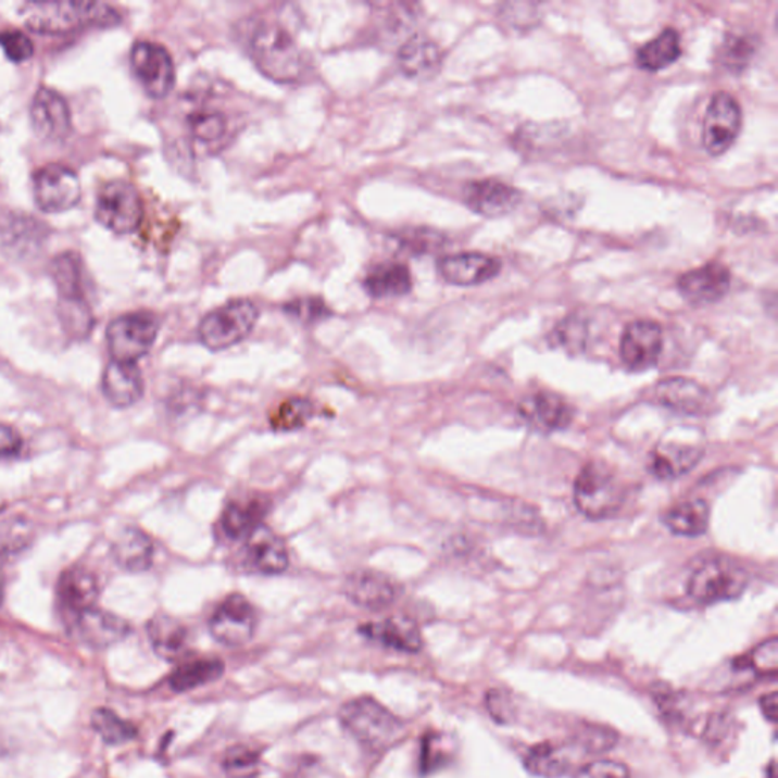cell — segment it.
Segmentation results:
<instances>
[{"mask_svg": "<svg viewBox=\"0 0 778 778\" xmlns=\"http://www.w3.org/2000/svg\"><path fill=\"white\" fill-rule=\"evenodd\" d=\"M742 129V109L736 98L726 91L713 95L705 112L703 147L713 158L726 154Z\"/></svg>", "mask_w": 778, "mask_h": 778, "instance_id": "cell-9", "label": "cell"}, {"mask_svg": "<svg viewBox=\"0 0 778 778\" xmlns=\"http://www.w3.org/2000/svg\"><path fill=\"white\" fill-rule=\"evenodd\" d=\"M225 666L223 660L216 657H185L177 669L171 674L170 686L174 692L185 693L189 690L209 685L223 677Z\"/></svg>", "mask_w": 778, "mask_h": 778, "instance_id": "cell-32", "label": "cell"}, {"mask_svg": "<svg viewBox=\"0 0 778 778\" xmlns=\"http://www.w3.org/2000/svg\"><path fill=\"white\" fill-rule=\"evenodd\" d=\"M442 63L440 48L426 37L415 36L402 46L399 64L403 74L415 79H429L438 74Z\"/></svg>", "mask_w": 778, "mask_h": 778, "instance_id": "cell-30", "label": "cell"}, {"mask_svg": "<svg viewBox=\"0 0 778 778\" xmlns=\"http://www.w3.org/2000/svg\"><path fill=\"white\" fill-rule=\"evenodd\" d=\"M34 526L21 514L0 516V555H15L28 547Z\"/></svg>", "mask_w": 778, "mask_h": 778, "instance_id": "cell-38", "label": "cell"}, {"mask_svg": "<svg viewBox=\"0 0 778 778\" xmlns=\"http://www.w3.org/2000/svg\"><path fill=\"white\" fill-rule=\"evenodd\" d=\"M61 605L72 616L95 606L99 597L98 578L86 567H71L60 577Z\"/></svg>", "mask_w": 778, "mask_h": 778, "instance_id": "cell-26", "label": "cell"}, {"mask_svg": "<svg viewBox=\"0 0 778 778\" xmlns=\"http://www.w3.org/2000/svg\"><path fill=\"white\" fill-rule=\"evenodd\" d=\"M704 449L700 444H686V442L666 441L658 444L651 453L650 470L655 478L673 480L680 478L692 470L701 457Z\"/></svg>", "mask_w": 778, "mask_h": 778, "instance_id": "cell-24", "label": "cell"}, {"mask_svg": "<svg viewBox=\"0 0 778 778\" xmlns=\"http://www.w3.org/2000/svg\"><path fill=\"white\" fill-rule=\"evenodd\" d=\"M663 350L662 327L650 319H637L625 327L620 338V360L632 372L654 367Z\"/></svg>", "mask_w": 778, "mask_h": 778, "instance_id": "cell-13", "label": "cell"}, {"mask_svg": "<svg viewBox=\"0 0 778 778\" xmlns=\"http://www.w3.org/2000/svg\"><path fill=\"white\" fill-rule=\"evenodd\" d=\"M655 402L666 406L667 410L682 412V414H705L711 407V396L707 389L701 387L695 380L685 377H670L662 380L655 387Z\"/></svg>", "mask_w": 778, "mask_h": 778, "instance_id": "cell-23", "label": "cell"}, {"mask_svg": "<svg viewBox=\"0 0 778 778\" xmlns=\"http://www.w3.org/2000/svg\"><path fill=\"white\" fill-rule=\"evenodd\" d=\"M364 288L375 299L406 296L412 289L411 271L403 263H382L369 271Z\"/></svg>", "mask_w": 778, "mask_h": 778, "instance_id": "cell-34", "label": "cell"}, {"mask_svg": "<svg viewBox=\"0 0 778 778\" xmlns=\"http://www.w3.org/2000/svg\"><path fill=\"white\" fill-rule=\"evenodd\" d=\"M756 41L751 36L731 34L720 48V63L731 72H742L756 53Z\"/></svg>", "mask_w": 778, "mask_h": 778, "instance_id": "cell-42", "label": "cell"}, {"mask_svg": "<svg viewBox=\"0 0 778 778\" xmlns=\"http://www.w3.org/2000/svg\"><path fill=\"white\" fill-rule=\"evenodd\" d=\"M147 631L159 657L167 662L185 658L188 652L189 629L180 620L167 614H158L148 624Z\"/></svg>", "mask_w": 778, "mask_h": 778, "instance_id": "cell-29", "label": "cell"}, {"mask_svg": "<svg viewBox=\"0 0 778 778\" xmlns=\"http://www.w3.org/2000/svg\"><path fill=\"white\" fill-rule=\"evenodd\" d=\"M346 597L353 602L354 605L362 608L379 610L388 608L394 604L400 594L402 587L399 582L382 572L377 570H357L347 578Z\"/></svg>", "mask_w": 778, "mask_h": 778, "instance_id": "cell-16", "label": "cell"}, {"mask_svg": "<svg viewBox=\"0 0 778 778\" xmlns=\"http://www.w3.org/2000/svg\"><path fill=\"white\" fill-rule=\"evenodd\" d=\"M520 190L499 180L472 181L465 186L464 202L468 209L484 217H502L510 215L520 205Z\"/></svg>", "mask_w": 778, "mask_h": 778, "instance_id": "cell-18", "label": "cell"}, {"mask_svg": "<svg viewBox=\"0 0 778 778\" xmlns=\"http://www.w3.org/2000/svg\"><path fill=\"white\" fill-rule=\"evenodd\" d=\"M131 68L140 86L151 98L162 99L171 93L175 84L173 57L154 41H137L131 49Z\"/></svg>", "mask_w": 778, "mask_h": 778, "instance_id": "cell-10", "label": "cell"}, {"mask_svg": "<svg viewBox=\"0 0 778 778\" xmlns=\"http://www.w3.org/2000/svg\"><path fill=\"white\" fill-rule=\"evenodd\" d=\"M357 631L372 642L404 654H417L423 648L422 631L410 617L392 616L379 622H368L361 625Z\"/></svg>", "mask_w": 778, "mask_h": 778, "instance_id": "cell-19", "label": "cell"}, {"mask_svg": "<svg viewBox=\"0 0 778 778\" xmlns=\"http://www.w3.org/2000/svg\"><path fill=\"white\" fill-rule=\"evenodd\" d=\"M160 329L159 319L147 312L122 315L106 329L110 354L114 362L136 364L150 353Z\"/></svg>", "mask_w": 778, "mask_h": 778, "instance_id": "cell-7", "label": "cell"}, {"mask_svg": "<svg viewBox=\"0 0 778 778\" xmlns=\"http://www.w3.org/2000/svg\"><path fill=\"white\" fill-rule=\"evenodd\" d=\"M34 197L41 212H67L81 200V181L71 167L51 163L34 177Z\"/></svg>", "mask_w": 778, "mask_h": 778, "instance_id": "cell-12", "label": "cell"}, {"mask_svg": "<svg viewBox=\"0 0 778 778\" xmlns=\"http://www.w3.org/2000/svg\"><path fill=\"white\" fill-rule=\"evenodd\" d=\"M189 127L195 139L210 143L224 136L227 122L221 113L198 112L189 117Z\"/></svg>", "mask_w": 778, "mask_h": 778, "instance_id": "cell-43", "label": "cell"}, {"mask_svg": "<svg viewBox=\"0 0 778 778\" xmlns=\"http://www.w3.org/2000/svg\"><path fill=\"white\" fill-rule=\"evenodd\" d=\"M758 704H761V711L764 713L765 718L776 723L778 718V693L771 692L762 697Z\"/></svg>", "mask_w": 778, "mask_h": 778, "instance_id": "cell-54", "label": "cell"}, {"mask_svg": "<svg viewBox=\"0 0 778 778\" xmlns=\"http://www.w3.org/2000/svg\"><path fill=\"white\" fill-rule=\"evenodd\" d=\"M30 124L41 139L60 142L72 131V114L59 91L40 87L30 104Z\"/></svg>", "mask_w": 778, "mask_h": 778, "instance_id": "cell-14", "label": "cell"}, {"mask_svg": "<svg viewBox=\"0 0 778 778\" xmlns=\"http://www.w3.org/2000/svg\"><path fill=\"white\" fill-rule=\"evenodd\" d=\"M72 624H74L75 632L79 639L95 648H106L120 643L131 631L127 620L116 614L99 610L97 606L76 614Z\"/></svg>", "mask_w": 778, "mask_h": 778, "instance_id": "cell-21", "label": "cell"}, {"mask_svg": "<svg viewBox=\"0 0 778 778\" xmlns=\"http://www.w3.org/2000/svg\"><path fill=\"white\" fill-rule=\"evenodd\" d=\"M91 727L109 745H122L133 741L137 736V728L110 708L95 711L91 715Z\"/></svg>", "mask_w": 778, "mask_h": 778, "instance_id": "cell-39", "label": "cell"}, {"mask_svg": "<svg viewBox=\"0 0 778 778\" xmlns=\"http://www.w3.org/2000/svg\"><path fill=\"white\" fill-rule=\"evenodd\" d=\"M338 716L347 733L373 754L394 749L406 735L403 720L372 697L354 698Z\"/></svg>", "mask_w": 778, "mask_h": 778, "instance_id": "cell-1", "label": "cell"}, {"mask_svg": "<svg viewBox=\"0 0 778 778\" xmlns=\"http://www.w3.org/2000/svg\"><path fill=\"white\" fill-rule=\"evenodd\" d=\"M242 559L248 569L262 575L284 574L289 566V551L285 540L268 526L261 525L243 540Z\"/></svg>", "mask_w": 778, "mask_h": 778, "instance_id": "cell-15", "label": "cell"}, {"mask_svg": "<svg viewBox=\"0 0 778 778\" xmlns=\"http://www.w3.org/2000/svg\"><path fill=\"white\" fill-rule=\"evenodd\" d=\"M487 711L491 718L498 720L499 724H509L514 718V707L511 703L510 695L502 690H490L486 697Z\"/></svg>", "mask_w": 778, "mask_h": 778, "instance_id": "cell-51", "label": "cell"}, {"mask_svg": "<svg viewBox=\"0 0 778 778\" xmlns=\"http://www.w3.org/2000/svg\"><path fill=\"white\" fill-rule=\"evenodd\" d=\"M248 51L259 71L273 81L297 83L306 72L308 61L299 43L277 23L255 25L248 40Z\"/></svg>", "mask_w": 778, "mask_h": 778, "instance_id": "cell-2", "label": "cell"}, {"mask_svg": "<svg viewBox=\"0 0 778 778\" xmlns=\"http://www.w3.org/2000/svg\"><path fill=\"white\" fill-rule=\"evenodd\" d=\"M681 57L680 34L677 29L666 28L654 40L648 41L637 52V66L648 72H658L669 67Z\"/></svg>", "mask_w": 778, "mask_h": 778, "instance_id": "cell-35", "label": "cell"}, {"mask_svg": "<svg viewBox=\"0 0 778 778\" xmlns=\"http://www.w3.org/2000/svg\"><path fill=\"white\" fill-rule=\"evenodd\" d=\"M574 778H631V774L620 762L597 761L579 769Z\"/></svg>", "mask_w": 778, "mask_h": 778, "instance_id": "cell-50", "label": "cell"}, {"mask_svg": "<svg viewBox=\"0 0 778 778\" xmlns=\"http://www.w3.org/2000/svg\"><path fill=\"white\" fill-rule=\"evenodd\" d=\"M518 411L525 422L540 432L566 429L574 418L569 404L562 397L547 391L526 397Z\"/></svg>", "mask_w": 778, "mask_h": 778, "instance_id": "cell-22", "label": "cell"}, {"mask_svg": "<svg viewBox=\"0 0 778 778\" xmlns=\"http://www.w3.org/2000/svg\"><path fill=\"white\" fill-rule=\"evenodd\" d=\"M259 617L246 597L233 593L216 606L209 622L210 632L225 647H242L253 639Z\"/></svg>", "mask_w": 778, "mask_h": 778, "instance_id": "cell-11", "label": "cell"}, {"mask_svg": "<svg viewBox=\"0 0 778 778\" xmlns=\"http://www.w3.org/2000/svg\"><path fill=\"white\" fill-rule=\"evenodd\" d=\"M2 227V240L11 253L26 254L38 250L43 242L46 230L43 225L36 223L34 217L13 216L5 217Z\"/></svg>", "mask_w": 778, "mask_h": 778, "instance_id": "cell-36", "label": "cell"}, {"mask_svg": "<svg viewBox=\"0 0 778 778\" xmlns=\"http://www.w3.org/2000/svg\"><path fill=\"white\" fill-rule=\"evenodd\" d=\"M22 446V437L17 430L7 425H0V460L17 456Z\"/></svg>", "mask_w": 778, "mask_h": 778, "instance_id": "cell-53", "label": "cell"}, {"mask_svg": "<svg viewBox=\"0 0 778 778\" xmlns=\"http://www.w3.org/2000/svg\"><path fill=\"white\" fill-rule=\"evenodd\" d=\"M3 594H5V579H3L2 572H0V604H2Z\"/></svg>", "mask_w": 778, "mask_h": 778, "instance_id": "cell-55", "label": "cell"}, {"mask_svg": "<svg viewBox=\"0 0 778 778\" xmlns=\"http://www.w3.org/2000/svg\"><path fill=\"white\" fill-rule=\"evenodd\" d=\"M259 319V309L253 301L235 300L209 312L200 323L202 344L213 352L239 344L253 331Z\"/></svg>", "mask_w": 778, "mask_h": 778, "instance_id": "cell-5", "label": "cell"}, {"mask_svg": "<svg viewBox=\"0 0 778 778\" xmlns=\"http://www.w3.org/2000/svg\"><path fill=\"white\" fill-rule=\"evenodd\" d=\"M314 415V403L303 397H296V399L286 400L278 406L276 414L271 417V426L276 430L291 432V430L300 429L306 425Z\"/></svg>", "mask_w": 778, "mask_h": 778, "instance_id": "cell-41", "label": "cell"}, {"mask_svg": "<svg viewBox=\"0 0 778 778\" xmlns=\"http://www.w3.org/2000/svg\"><path fill=\"white\" fill-rule=\"evenodd\" d=\"M262 753L248 743H238L225 751L223 768L231 778H253L261 771Z\"/></svg>", "mask_w": 778, "mask_h": 778, "instance_id": "cell-40", "label": "cell"}, {"mask_svg": "<svg viewBox=\"0 0 778 778\" xmlns=\"http://www.w3.org/2000/svg\"><path fill=\"white\" fill-rule=\"evenodd\" d=\"M143 201L139 190L127 181H110L102 186L95 205V217L106 230L128 235L140 227Z\"/></svg>", "mask_w": 778, "mask_h": 778, "instance_id": "cell-8", "label": "cell"}, {"mask_svg": "<svg viewBox=\"0 0 778 778\" xmlns=\"http://www.w3.org/2000/svg\"><path fill=\"white\" fill-rule=\"evenodd\" d=\"M574 499L584 516L601 520L616 516L625 499L624 486L605 464L584 465L575 480Z\"/></svg>", "mask_w": 778, "mask_h": 778, "instance_id": "cell-4", "label": "cell"}, {"mask_svg": "<svg viewBox=\"0 0 778 778\" xmlns=\"http://www.w3.org/2000/svg\"><path fill=\"white\" fill-rule=\"evenodd\" d=\"M663 524L682 537H698L707 532L711 524V506L703 499H690L667 510Z\"/></svg>", "mask_w": 778, "mask_h": 778, "instance_id": "cell-33", "label": "cell"}, {"mask_svg": "<svg viewBox=\"0 0 778 778\" xmlns=\"http://www.w3.org/2000/svg\"><path fill=\"white\" fill-rule=\"evenodd\" d=\"M51 274L63 303H84L81 263L75 254H60L52 262Z\"/></svg>", "mask_w": 778, "mask_h": 778, "instance_id": "cell-37", "label": "cell"}, {"mask_svg": "<svg viewBox=\"0 0 778 778\" xmlns=\"http://www.w3.org/2000/svg\"><path fill=\"white\" fill-rule=\"evenodd\" d=\"M575 746V743H574ZM574 746L566 743L543 742L532 746L525 757V768L540 778H562L575 766Z\"/></svg>", "mask_w": 778, "mask_h": 778, "instance_id": "cell-28", "label": "cell"}, {"mask_svg": "<svg viewBox=\"0 0 778 778\" xmlns=\"http://www.w3.org/2000/svg\"><path fill=\"white\" fill-rule=\"evenodd\" d=\"M114 560L124 569L143 572L150 569L154 560V543L142 529L127 528L114 540Z\"/></svg>", "mask_w": 778, "mask_h": 778, "instance_id": "cell-31", "label": "cell"}, {"mask_svg": "<svg viewBox=\"0 0 778 778\" xmlns=\"http://www.w3.org/2000/svg\"><path fill=\"white\" fill-rule=\"evenodd\" d=\"M441 246V236L432 231L415 230V233H411V239H402V247L406 250H415L417 253H429Z\"/></svg>", "mask_w": 778, "mask_h": 778, "instance_id": "cell-52", "label": "cell"}, {"mask_svg": "<svg viewBox=\"0 0 778 778\" xmlns=\"http://www.w3.org/2000/svg\"><path fill=\"white\" fill-rule=\"evenodd\" d=\"M102 389H104L106 400L114 406H133L143 396L142 373L136 364H122V362L112 361L102 376Z\"/></svg>", "mask_w": 778, "mask_h": 778, "instance_id": "cell-25", "label": "cell"}, {"mask_svg": "<svg viewBox=\"0 0 778 778\" xmlns=\"http://www.w3.org/2000/svg\"><path fill=\"white\" fill-rule=\"evenodd\" d=\"M750 577L742 566L726 559L707 560L693 570L688 582L690 598L700 604L733 601L749 586Z\"/></svg>", "mask_w": 778, "mask_h": 778, "instance_id": "cell-6", "label": "cell"}, {"mask_svg": "<svg viewBox=\"0 0 778 778\" xmlns=\"http://www.w3.org/2000/svg\"><path fill=\"white\" fill-rule=\"evenodd\" d=\"M680 293L693 306H704L723 300L731 285V273L720 262L688 271L678 278Z\"/></svg>", "mask_w": 778, "mask_h": 778, "instance_id": "cell-17", "label": "cell"}, {"mask_svg": "<svg viewBox=\"0 0 778 778\" xmlns=\"http://www.w3.org/2000/svg\"><path fill=\"white\" fill-rule=\"evenodd\" d=\"M285 312L300 323L314 324L329 318L331 311L319 297H301L285 304Z\"/></svg>", "mask_w": 778, "mask_h": 778, "instance_id": "cell-44", "label": "cell"}, {"mask_svg": "<svg viewBox=\"0 0 778 778\" xmlns=\"http://www.w3.org/2000/svg\"><path fill=\"white\" fill-rule=\"evenodd\" d=\"M617 736L606 728H584L581 733L577 736L575 745L578 749L587 751V753H602V751L612 750L616 745Z\"/></svg>", "mask_w": 778, "mask_h": 778, "instance_id": "cell-48", "label": "cell"}, {"mask_svg": "<svg viewBox=\"0 0 778 778\" xmlns=\"http://www.w3.org/2000/svg\"><path fill=\"white\" fill-rule=\"evenodd\" d=\"M0 48L3 49L8 60L13 63H23L34 55L33 40L18 29H8L0 33Z\"/></svg>", "mask_w": 778, "mask_h": 778, "instance_id": "cell-47", "label": "cell"}, {"mask_svg": "<svg viewBox=\"0 0 778 778\" xmlns=\"http://www.w3.org/2000/svg\"><path fill=\"white\" fill-rule=\"evenodd\" d=\"M746 665L758 675L764 677H776L778 670V640L777 637L758 644L756 650L751 652L746 658Z\"/></svg>", "mask_w": 778, "mask_h": 778, "instance_id": "cell-46", "label": "cell"}, {"mask_svg": "<svg viewBox=\"0 0 778 778\" xmlns=\"http://www.w3.org/2000/svg\"><path fill=\"white\" fill-rule=\"evenodd\" d=\"M556 342L563 347V349L569 350L570 353L581 352L586 347L587 329L586 322L577 318V316H570V318L564 319L560 323L555 329Z\"/></svg>", "mask_w": 778, "mask_h": 778, "instance_id": "cell-45", "label": "cell"}, {"mask_svg": "<svg viewBox=\"0 0 778 778\" xmlns=\"http://www.w3.org/2000/svg\"><path fill=\"white\" fill-rule=\"evenodd\" d=\"M441 736L429 733L425 736L422 742V753H419V769L423 776L437 771L442 765V757L446 751L440 749Z\"/></svg>", "mask_w": 778, "mask_h": 778, "instance_id": "cell-49", "label": "cell"}, {"mask_svg": "<svg viewBox=\"0 0 778 778\" xmlns=\"http://www.w3.org/2000/svg\"><path fill=\"white\" fill-rule=\"evenodd\" d=\"M438 271L450 285L476 286L498 276L501 262L484 253H460L440 259Z\"/></svg>", "mask_w": 778, "mask_h": 778, "instance_id": "cell-20", "label": "cell"}, {"mask_svg": "<svg viewBox=\"0 0 778 778\" xmlns=\"http://www.w3.org/2000/svg\"><path fill=\"white\" fill-rule=\"evenodd\" d=\"M21 15L34 33L53 36L120 22L117 11L101 2H29L22 5Z\"/></svg>", "mask_w": 778, "mask_h": 778, "instance_id": "cell-3", "label": "cell"}, {"mask_svg": "<svg viewBox=\"0 0 778 778\" xmlns=\"http://www.w3.org/2000/svg\"><path fill=\"white\" fill-rule=\"evenodd\" d=\"M269 503L263 498H248L228 503L221 517V528L228 540L248 539L262 525Z\"/></svg>", "mask_w": 778, "mask_h": 778, "instance_id": "cell-27", "label": "cell"}]
</instances>
